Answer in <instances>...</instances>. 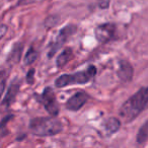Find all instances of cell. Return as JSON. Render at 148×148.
<instances>
[{
  "label": "cell",
  "instance_id": "1",
  "mask_svg": "<svg viewBox=\"0 0 148 148\" xmlns=\"http://www.w3.org/2000/svg\"><path fill=\"white\" fill-rule=\"evenodd\" d=\"M148 109V86L141 87L121 106L119 115L125 122L135 120L143 111Z\"/></svg>",
  "mask_w": 148,
  "mask_h": 148
},
{
  "label": "cell",
  "instance_id": "2",
  "mask_svg": "<svg viewBox=\"0 0 148 148\" xmlns=\"http://www.w3.org/2000/svg\"><path fill=\"white\" fill-rule=\"evenodd\" d=\"M63 129L61 122L56 118V116L50 117L34 118L29 122V131L32 134L40 137L53 136L60 133Z\"/></svg>",
  "mask_w": 148,
  "mask_h": 148
},
{
  "label": "cell",
  "instance_id": "3",
  "mask_svg": "<svg viewBox=\"0 0 148 148\" xmlns=\"http://www.w3.org/2000/svg\"><path fill=\"white\" fill-rule=\"evenodd\" d=\"M95 74L97 68L93 65H90L83 71L75 72L73 74H63L55 80V85L61 88L72 84H84L88 82Z\"/></svg>",
  "mask_w": 148,
  "mask_h": 148
},
{
  "label": "cell",
  "instance_id": "4",
  "mask_svg": "<svg viewBox=\"0 0 148 148\" xmlns=\"http://www.w3.org/2000/svg\"><path fill=\"white\" fill-rule=\"evenodd\" d=\"M37 101L44 106L45 110L51 116H57L59 114V106L56 101L55 93L51 87H46L41 95H37Z\"/></svg>",
  "mask_w": 148,
  "mask_h": 148
},
{
  "label": "cell",
  "instance_id": "5",
  "mask_svg": "<svg viewBox=\"0 0 148 148\" xmlns=\"http://www.w3.org/2000/svg\"><path fill=\"white\" fill-rule=\"evenodd\" d=\"M76 31H77V27L73 25H69L64 27V29H62L61 31L59 32V34H58L56 40L51 44V46H50V51H49V53H48V57L49 58L53 57L56 52L63 46V44L66 42V40H67L70 36L73 35Z\"/></svg>",
  "mask_w": 148,
  "mask_h": 148
},
{
  "label": "cell",
  "instance_id": "6",
  "mask_svg": "<svg viewBox=\"0 0 148 148\" xmlns=\"http://www.w3.org/2000/svg\"><path fill=\"white\" fill-rule=\"evenodd\" d=\"M115 34H116V25L111 23L99 25L95 29V39L99 43H108V42L111 41L115 37Z\"/></svg>",
  "mask_w": 148,
  "mask_h": 148
},
{
  "label": "cell",
  "instance_id": "7",
  "mask_svg": "<svg viewBox=\"0 0 148 148\" xmlns=\"http://www.w3.org/2000/svg\"><path fill=\"white\" fill-rule=\"evenodd\" d=\"M88 95L85 91L80 90L72 95L66 103V109L69 111H78L88 101Z\"/></svg>",
  "mask_w": 148,
  "mask_h": 148
},
{
  "label": "cell",
  "instance_id": "8",
  "mask_svg": "<svg viewBox=\"0 0 148 148\" xmlns=\"http://www.w3.org/2000/svg\"><path fill=\"white\" fill-rule=\"evenodd\" d=\"M134 74V69L132 67V65L130 64V62H128L127 60H120L119 61V68H118L117 75L119 77V79L123 82H129L133 78Z\"/></svg>",
  "mask_w": 148,
  "mask_h": 148
},
{
  "label": "cell",
  "instance_id": "9",
  "mask_svg": "<svg viewBox=\"0 0 148 148\" xmlns=\"http://www.w3.org/2000/svg\"><path fill=\"white\" fill-rule=\"evenodd\" d=\"M19 87H21V81L15 79L12 82L10 83L8 89H7V93L5 95L4 99H3V105L6 106V107H9L11 103L14 101L15 97H16L17 93L19 91Z\"/></svg>",
  "mask_w": 148,
  "mask_h": 148
},
{
  "label": "cell",
  "instance_id": "10",
  "mask_svg": "<svg viewBox=\"0 0 148 148\" xmlns=\"http://www.w3.org/2000/svg\"><path fill=\"white\" fill-rule=\"evenodd\" d=\"M121 127V122L117 118H109L105 122V129L109 134H114L118 131Z\"/></svg>",
  "mask_w": 148,
  "mask_h": 148
},
{
  "label": "cell",
  "instance_id": "11",
  "mask_svg": "<svg viewBox=\"0 0 148 148\" xmlns=\"http://www.w3.org/2000/svg\"><path fill=\"white\" fill-rule=\"evenodd\" d=\"M72 57H73V52H72V50L70 49V48L64 49V51L62 52L57 58V62H56L57 66L58 67H63V66H65L66 64L72 59Z\"/></svg>",
  "mask_w": 148,
  "mask_h": 148
},
{
  "label": "cell",
  "instance_id": "12",
  "mask_svg": "<svg viewBox=\"0 0 148 148\" xmlns=\"http://www.w3.org/2000/svg\"><path fill=\"white\" fill-rule=\"evenodd\" d=\"M23 50V44H21V43L16 44V45L13 47L12 51L10 52V55H9V57H8V62L17 63V62L21 60Z\"/></svg>",
  "mask_w": 148,
  "mask_h": 148
},
{
  "label": "cell",
  "instance_id": "13",
  "mask_svg": "<svg viewBox=\"0 0 148 148\" xmlns=\"http://www.w3.org/2000/svg\"><path fill=\"white\" fill-rule=\"evenodd\" d=\"M148 140V121H146L140 127L139 131L136 136V141L138 144H143Z\"/></svg>",
  "mask_w": 148,
  "mask_h": 148
},
{
  "label": "cell",
  "instance_id": "14",
  "mask_svg": "<svg viewBox=\"0 0 148 148\" xmlns=\"http://www.w3.org/2000/svg\"><path fill=\"white\" fill-rule=\"evenodd\" d=\"M38 57H39V52L34 47H31L29 49V51L27 52V54H25V59H23L25 60V65H31V64H33L38 59Z\"/></svg>",
  "mask_w": 148,
  "mask_h": 148
},
{
  "label": "cell",
  "instance_id": "15",
  "mask_svg": "<svg viewBox=\"0 0 148 148\" xmlns=\"http://www.w3.org/2000/svg\"><path fill=\"white\" fill-rule=\"evenodd\" d=\"M11 119H13V116L9 115L0 122V137H4V136H6L8 134V130L6 129V125Z\"/></svg>",
  "mask_w": 148,
  "mask_h": 148
},
{
  "label": "cell",
  "instance_id": "16",
  "mask_svg": "<svg viewBox=\"0 0 148 148\" xmlns=\"http://www.w3.org/2000/svg\"><path fill=\"white\" fill-rule=\"evenodd\" d=\"M6 79H7V72L5 70L0 71V97L2 95L3 91L6 86Z\"/></svg>",
  "mask_w": 148,
  "mask_h": 148
},
{
  "label": "cell",
  "instance_id": "17",
  "mask_svg": "<svg viewBox=\"0 0 148 148\" xmlns=\"http://www.w3.org/2000/svg\"><path fill=\"white\" fill-rule=\"evenodd\" d=\"M35 72L36 70L34 68H31L27 72V82L29 84H33L34 81H35Z\"/></svg>",
  "mask_w": 148,
  "mask_h": 148
},
{
  "label": "cell",
  "instance_id": "18",
  "mask_svg": "<svg viewBox=\"0 0 148 148\" xmlns=\"http://www.w3.org/2000/svg\"><path fill=\"white\" fill-rule=\"evenodd\" d=\"M97 5H99V7L101 9L109 8L110 3H111V0H97Z\"/></svg>",
  "mask_w": 148,
  "mask_h": 148
},
{
  "label": "cell",
  "instance_id": "19",
  "mask_svg": "<svg viewBox=\"0 0 148 148\" xmlns=\"http://www.w3.org/2000/svg\"><path fill=\"white\" fill-rule=\"evenodd\" d=\"M44 0H18L17 2V6H21V5H27V4H33V3L42 2Z\"/></svg>",
  "mask_w": 148,
  "mask_h": 148
},
{
  "label": "cell",
  "instance_id": "20",
  "mask_svg": "<svg viewBox=\"0 0 148 148\" xmlns=\"http://www.w3.org/2000/svg\"><path fill=\"white\" fill-rule=\"evenodd\" d=\"M7 29H8V27H7L6 25H0V40H1L3 37H4V35L6 34Z\"/></svg>",
  "mask_w": 148,
  "mask_h": 148
}]
</instances>
